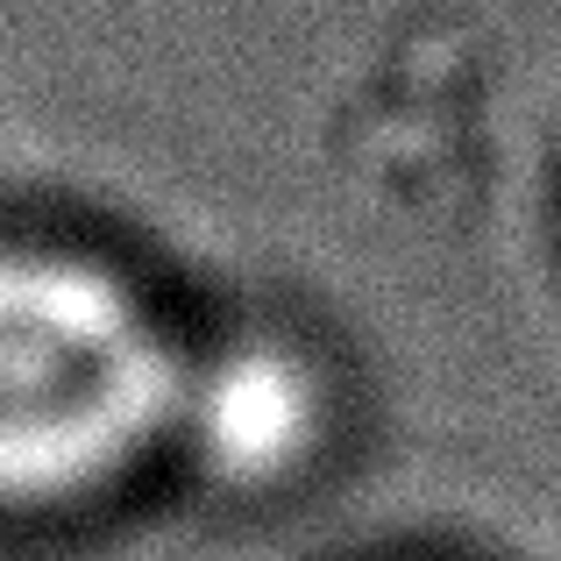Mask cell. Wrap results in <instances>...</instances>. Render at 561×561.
<instances>
[{
    "mask_svg": "<svg viewBox=\"0 0 561 561\" xmlns=\"http://www.w3.org/2000/svg\"><path fill=\"white\" fill-rule=\"evenodd\" d=\"M185 356L107 263L0 249V505H65L157 448Z\"/></svg>",
    "mask_w": 561,
    "mask_h": 561,
    "instance_id": "obj_1",
    "label": "cell"
},
{
    "mask_svg": "<svg viewBox=\"0 0 561 561\" xmlns=\"http://www.w3.org/2000/svg\"><path fill=\"white\" fill-rule=\"evenodd\" d=\"M313 426H320L313 370L291 363L285 348L249 342V348L214 356L206 370H185L171 434H185L192 455L206 469H220V477L263 483L313 448Z\"/></svg>",
    "mask_w": 561,
    "mask_h": 561,
    "instance_id": "obj_2",
    "label": "cell"
}]
</instances>
